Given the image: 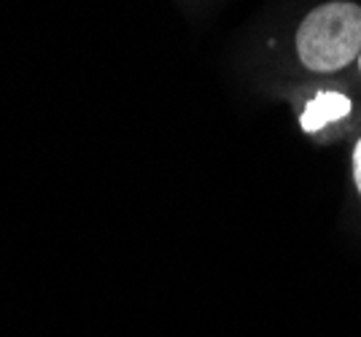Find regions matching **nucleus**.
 I'll return each mask as SVG.
<instances>
[{
	"mask_svg": "<svg viewBox=\"0 0 361 337\" xmlns=\"http://www.w3.org/2000/svg\"><path fill=\"white\" fill-rule=\"evenodd\" d=\"M297 54L305 68L331 73L359 60L361 8L348 0H331L313 8L297 30Z\"/></svg>",
	"mask_w": 361,
	"mask_h": 337,
	"instance_id": "nucleus-1",
	"label": "nucleus"
},
{
	"mask_svg": "<svg viewBox=\"0 0 361 337\" xmlns=\"http://www.w3.org/2000/svg\"><path fill=\"white\" fill-rule=\"evenodd\" d=\"M350 114V100L340 92H318L302 111V130L305 133H318L329 122H337Z\"/></svg>",
	"mask_w": 361,
	"mask_h": 337,
	"instance_id": "nucleus-2",
	"label": "nucleus"
},
{
	"mask_svg": "<svg viewBox=\"0 0 361 337\" xmlns=\"http://www.w3.org/2000/svg\"><path fill=\"white\" fill-rule=\"evenodd\" d=\"M353 178H356V186H359L361 192V140L356 143V149H353Z\"/></svg>",
	"mask_w": 361,
	"mask_h": 337,
	"instance_id": "nucleus-3",
	"label": "nucleus"
},
{
	"mask_svg": "<svg viewBox=\"0 0 361 337\" xmlns=\"http://www.w3.org/2000/svg\"><path fill=\"white\" fill-rule=\"evenodd\" d=\"M359 68H361V54H359Z\"/></svg>",
	"mask_w": 361,
	"mask_h": 337,
	"instance_id": "nucleus-4",
	"label": "nucleus"
}]
</instances>
